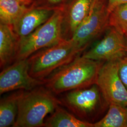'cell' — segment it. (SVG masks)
<instances>
[{
    "instance_id": "6da1fadb",
    "label": "cell",
    "mask_w": 127,
    "mask_h": 127,
    "mask_svg": "<svg viewBox=\"0 0 127 127\" xmlns=\"http://www.w3.org/2000/svg\"><path fill=\"white\" fill-rule=\"evenodd\" d=\"M104 62L78 56L44 79V86L54 94L87 88L96 84Z\"/></svg>"
},
{
    "instance_id": "7a4b0ae2",
    "label": "cell",
    "mask_w": 127,
    "mask_h": 127,
    "mask_svg": "<svg viewBox=\"0 0 127 127\" xmlns=\"http://www.w3.org/2000/svg\"><path fill=\"white\" fill-rule=\"evenodd\" d=\"M62 104L53 93L41 86L23 91L18 99V113L13 127H43L46 116Z\"/></svg>"
},
{
    "instance_id": "3957f363",
    "label": "cell",
    "mask_w": 127,
    "mask_h": 127,
    "mask_svg": "<svg viewBox=\"0 0 127 127\" xmlns=\"http://www.w3.org/2000/svg\"><path fill=\"white\" fill-rule=\"evenodd\" d=\"M82 52L71 40L62 39L54 45L44 48L27 58L31 76L43 80L72 62Z\"/></svg>"
},
{
    "instance_id": "277c9868",
    "label": "cell",
    "mask_w": 127,
    "mask_h": 127,
    "mask_svg": "<svg viewBox=\"0 0 127 127\" xmlns=\"http://www.w3.org/2000/svg\"><path fill=\"white\" fill-rule=\"evenodd\" d=\"M62 11H55L46 22L18 41L16 60L26 59L44 48L54 45L62 39Z\"/></svg>"
},
{
    "instance_id": "5b68a950",
    "label": "cell",
    "mask_w": 127,
    "mask_h": 127,
    "mask_svg": "<svg viewBox=\"0 0 127 127\" xmlns=\"http://www.w3.org/2000/svg\"><path fill=\"white\" fill-rule=\"evenodd\" d=\"M66 92L62 104L83 121L90 122L104 108L103 103L106 101L96 84Z\"/></svg>"
},
{
    "instance_id": "8992f818",
    "label": "cell",
    "mask_w": 127,
    "mask_h": 127,
    "mask_svg": "<svg viewBox=\"0 0 127 127\" xmlns=\"http://www.w3.org/2000/svg\"><path fill=\"white\" fill-rule=\"evenodd\" d=\"M109 15L107 0H94L86 18L70 40L83 51L93 40L109 27Z\"/></svg>"
},
{
    "instance_id": "52a82bcc",
    "label": "cell",
    "mask_w": 127,
    "mask_h": 127,
    "mask_svg": "<svg viewBox=\"0 0 127 127\" xmlns=\"http://www.w3.org/2000/svg\"><path fill=\"white\" fill-rule=\"evenodd\" d=\"M45 81L31 76L27 59L16 60L0 73V94L12 91H28L44 85Z\"/></svg>"
},
{
    "instance_id": "ba28073f",
    "label": "cell",
    "mask_w": 127,
    "mask_h": 127,
    "mask_svg": "<svg viewBox=\"0 0 127 127\" xmlns=\"http://www.w3.org/2000/svg\"><path fill=\"white\" fill-rule=\"evenodd\" d=\"M96 84L107 104L127 107V90L119 73V61L104 62L100 69Z\"/></svg>"
},
{
    "instance_id": "9c48e42d",
    "label": "cell",
    "mask_w": 127,
    "mask_h": 127,
    "mask_svg": "<svg viewBox=\"0 0 127 127\" xmlns=\"http://www.w3.org/2000/svg\"><path fill=\"white\" fill-rule=\"evenodd\" d=\"M109 27L104 37L82 55V57L107 62L119 61L127 55L124 34L114 28Z\"/></svg>"
},
{
    "instance_id": "30bf717a",
    "label": "cell",
    "mask_w": 127,
    "mask_h": 127,
    "mask_svg": "<svg viewBox=\"0 0 127 127\" xmlns=\"http://www.w3.org/2000/svg\"><path fill=\"white\" fill-rule=\"evenodd\" d=\"M94 0H70L62 11V35L64 40L72 38L77 28L86 18Z\"/></svg>"
},
{
    "instance_id": "8fae6325",
    "label": "cell",
    "mask_w": 127,
    "mask_h": 127,
    "mask_svg": "<svg viewBox=\"0 0 127 127\" xmlns=\"http://www.w3.org/2000/svg\"><path fill=\"white\" fill-rule=\"evenodd\" d=\"M55 11L28 7L12 25L14 31L19 39L27 36L46 22Z\"/></svg>"
},
{
    "instance_id": "7c38bea8",
    "label": "cell",
    "mask_w": 127,
    "mask_h": 127,
    "mask_svg": "<svg viewBox=\"0 0 127 127\" xmlns=\"http://www.w3.org/2000/svg\"><path fill=\"white\" fill-rule=\"evenodd\" d=\"M18 41L12 26L0 23V68H5L16 61Z\"/></svg>"
},
{
    "instance_id": "4fadbf2b",
    "label": "cell",
    "mask_w": 127,
    "mask_h": 127,
    "mask_svg": "<svg viewBox=\"0 0 127 127\" xmlns=\"http://www.w3.org/2000/svg\"><path fill=\"white\" fill-rule=\"evenodd\" d=\"M45 127H93V123L83 121L59 106L44 122Z\"/></svg>"
},
{
    "instance_id": "5bb4252c",
    "label": "cell",
    "mask_w": 127,
    "mask_h": 127,
    "mask_svg": "<svg viewBox=\"0 0 127 127\" xmlns=\"http://www.w3.org/2000/svg\"><path fill=\"white\" fill-rule=\"evenodd\" d=\"M23 91H17L1 98L0 127H13L18 113V99Z\"/></svg>"
},
{
    "instance_id": "9a60e30c",
    "label": "cell",
    "mask_w": 127,
    "mask_h": 127,
    "mask_svg": "<svg viewBox=\"0 0 127 127\" xmlns=\"http://www.w3.org/2000/svg\"><path fill=\"white\" fill-rule=\"evenodd\" d=\"M107 114L93 127H127V107L120 104L108 105Z\"/></svg>"
},
{
    "instance_id": "2e32d148",
    "label": "cell",
    "mask_w": 127,
    "mask_h": 127,
    "mask_svg": "<svg viewBox=\"0 0 127 127\" xmlns=\"http://www.w3.org/2000/svg\"><path fill=\"white\" fill-rule=\"evenodd\" d=\"M27 8L20 0H0V23L12 26Z\"/></svg>"
},
{
    "instance_id": "e0dca14e",
    "label": "cell",
    "mask_w": 127,
    "mask_h": 127,
    "mask_svg": "<svg viewBox=\"0 0 127 127\" xmlns=\"http://www.w3.org/2000/svg\"><path fill=\"white\" fill-rule=\"evenodd\" d=\"M108 25L123 34L127 32V3L119 5L110 13Z\"/></svg>"
},
{
    "instance_id": "ac0fdd59",
    "label": "cell",
    "mask_w": 127,
    "mask_h": 127,
    "mask_svg": "<svg viewBox=\"0 0 127 127\" xmlns=\"http://www.w3.org/2000/svg\"><path fill=\"white\" fill-rule=\"evenodd\" d=\"M70 0H34L28 7L50 10H62Z\"/></svg>"
},
{
    "instance_id": "d6986e66",
    "label": "cell",
    "mask_w": 127,
    "mask_h": 127,
    "mask_svg": "<svg viewBox=\"0 0 127 127\" xmlns=\"http://www.w3.org/2000/svg\"><path fill=\"white\" fill-rule=\"evenodd\" d=\"M119 73L123 83L127 90V55L119 60Z\"/></svg>"
},
{
    "instance_id": "ffe728a7",
    "label": "cell",
    "mask_w": 127,
    "mask_h": 127,
    "mask_svg": "<svg viewBox=\"0 0 127 127\" xmlns=\"http://www.w3.org/2000/svg\"><path fill=\"white\" fill-rule=\"evenodd\" d=\"M127 3V0H107V9L109 13L119 5Z\"/></svg>"
},
{
    "instance_id": "44dd1931",
    "label": "cell",
    "mask_w": 127,
    "mask_h": 127,
    "mask_svg": "<svg viewBox=\"0 0 127 127\" xmlns=\"http://www.w3.org/2000/svg\"><path fill=\"white\" fill-rule=\"evenodd\" d=\"M27 7L30 6L32 4V2L34 1V0H20Z\"/></svg>"
},
{
    "instance_id": "7402d4cb",
    "label": "cell",
    "mask_w": 127,
    "mask_h": 127,
    "mask_svg": "<svg viewBox=\"0 0 127 127\" xmlns=\"http://www.w3.org/2000/svg\"><path fill=\"white\" fill-rule=\"evenodd\" d=\"M124 36H125V41H126V53L127 55V32H125L124 34Z\"/></svg>"
},
{
    "instance_id": "603a6c76",
    "label": "cell",
    "mask_w": 127,
    "mask_h": 127,
    "mask_svg": "<svg viewBox=\"0 0 127 127\" xmlns=\"http://www.w3.org/2000/svg\"></svg>"
}]
</instances>
